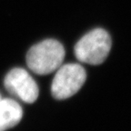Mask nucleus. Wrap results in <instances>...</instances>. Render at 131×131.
<instances>
[{
	"mask_svg": "<svg viewBox=\"0 0 131 131\" xmlns=\"http://www.w3.org/2000/svg\"><path fill=\"white\" fill-rule=\"evenodd\" d=\"M65 49L55 39H47L33 46L27 55V64L37 75H48L61 67Z\"/></svg>",
	"mask_w": 131,
	"mask_h": 131,
	"instance_id": "f257e3e1",
	"label": "nucleus"
},
{
	"mask_svg": "<svg viewBox=\"0 0 131 131\" xmlns=\"http://www.w3.org/2000/svg\"><path fill=\"white\" fill-rule=\"evenodd\" d=\"M109 34L102 28L88 32L75 46V56L79 61L90 65H99L106 60L111 49Z\"/></svg>",
	"mask_w": 131,
	"mask_h": 131,
	"instance_id": "f03ea898",
	"label": "nucleus"
},
{
	"mask_svg": "<svg viewBox=\"0 0 131 131\" xmlns=\"http://www.w3.org/2000/svg\"><path fill=\"white\" fill-rule=\"evenodd\" d=\"M86 78V71L78 64L61 66L52 82V96L60 100L74 96L84 85Z\"/></svg>",
	"mask_w": 131,
	"mask_h": 131,
	"instance_id": "7ed1b4c3",
	"label": "nucleus"
},
{
	"mask_svg": "<svg viewBox=\"0 0 131 131\" xmlns=\"http://www.w3.org/2000/svg\"><path fill=\"white\" fill-rule=\"evenodd\" d=\"M6 90L26 103L35 102L38 97V86L32 77L23 68H14L4 80Z\"/></svg>",
	"mask_w": 131,
	"mask_h": 131,
	"instance_id": "20e7f679",
	"label": "nucleus"
},
{
	"mask_svg": "<svg viewBox=\"0 0 131 131\" xmlns=\"http://www.w3.org/2000/svg\"><path fill=\"white\" fill-rule=\"evenodd\" d=\"M23 117L20 105L10 98L0 100V131H5L17 125Z\"/></svg>",
	"mask_w": 131,
	"mask_h": 131,
	"instance_id": "39448f33",
	"label": "nucleus"
},
{
	"mask_svg": "<svg viewBox=\"0 0 131 131\" xmlns=\"http://www.w3.org/2000/svg\"><path fill=\"white\" fill-rule=\"evenodd\" d=\"M0 100H1V96H0Z\"/></svg>",
	"mask_w": 131,
	"mask_h": 131,
	"instance_id": "423d86ee",
	"label": "nucleus"
}]
</instances>
